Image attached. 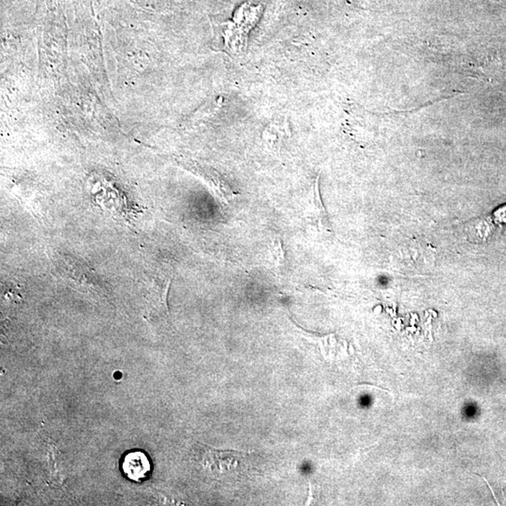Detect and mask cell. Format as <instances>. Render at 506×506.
Here are the masks:
<instances>
[{
  "label": "cell",
  "mask_w": 506,
  "mask_h": 506,
  "mask_svg": "<svg viewBox=\"0 0 506 506\" xmlns=\"http://www.w3.org/2000/svg\"><path fill=\"white\" fill-rule=\"evenodd\" d=\"M197 446V463L207 475L217 478L237 475L244 469L249 455H251L249 452L220 450L202 443H198Z\"/></svg>",
  "instance_id": "6da1fadb"
},
{
  "label": "cell",
  "mask_w": 506,
  "mask_h": 506,
  "mask_svg": "<svg viewBox=\"0 0 506 506\" xmlns=\"http://www.w3.org/2000/svg\"><path fill=\"white\" fill-rule=\"evenodd\" d=\"M121 470L128 479L142 482L150 477L151 461L143 451H132L124 455L121 460Z\"/></svg>",
  "instance_id": "7a4b0ae2"
},
{
  "label": "cell",
  "mask_w": 506,
  "mask_h": 506,
  "mask_svg": "<svg viewBox=\"0 0 506 506\" xmlns=\"http://www.w3.org/2000/svg\"><path fill=\"white\" fill-rule=\"evenodd\" d=\"M171 279L155 281L147 296L148 311L150 314H168L167 299Z\"/></svg>",
  "instance_id": "3957f363"
},
{
  "label": "cell",
  "mask_w": 506,
  "mask_h": 506,
  "mask_svg": "<svg viewBox=\"0 0 506 506\" xmlns=\"http://www.w3.org/2000/svg\"><path fill=\"white\" fill-rule=\"evenodd\" d=\"M312 196H314V212L315 215H316L318 222H319V227L321 230H329V220H327L326 213V211H324L320 197L319 177H317L316 180H315Z\"/></svg>",
  "instance_id": "277c9868"
},
{
  "label": "cell",
  "mask_w": 506,
  "mask_h": 506,
  "mask_svg": "<svg viewBox=\"0 0 506 506\" xmlns=\"http://www.w3.org/2000/svg\"><path fill=\"white\" fill-rule=\"evenodd\" d=\"M271 252L277 262L282 263V260L284 259V249H282V244L281 240L275 239L273 240L272 245H271Z\"/></svg>",
  "instance_id": "5b68a950"
},
{
  "label": "cell",
  "mask_w": 506,
  "mask_h": 506,
  "mask_svg": "<svg viewBox=\"0 0 506 506\" xmlns=\"http://www.w3.org/2000/svg\"><path fill=\"white\" fill-rule=\"evenodd\" d=\"M494 215H495V219L498 222H506V205L497 210Z\"/></svg>",
  "instance_id": "8992f818"
}]
</instances>
